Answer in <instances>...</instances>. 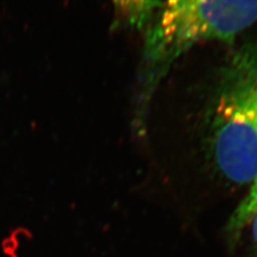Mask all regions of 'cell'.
<instances>
[{"label":"cell","instance_id":"1","mask_svg":"<svg viewBox=\"0 0 257 257\" xmlns=\"http://www.w3.org/2000/svg\"><path fill=\"white\" fill-rule=\"evenodd\" d=\"M256 23L257 0H163L145 45L146 95L191 48L231 41Z\"/></svg>","mask_w":257,"mask_h":257},{"label":"cell","instance_id":"2","mask_svg":"<svg viewBox=\"0 0 257 257\" xmlns=\"http://www.w3.org/2000/svg\"><path fill=\"white\" fill-rule=\"evenodd\" d=\"M210 147L225 179L252 183L257 177V43L240 47L224 68L211 119Z\"/></svg>","mask_w":257,"mask_h":257},{"label":"cell","instance_id":"3","mask_svg":"<svg viewBox=\"0 0 257 257\" xmlns=\"http://www.w3.org/2000/svg\"><path fill=\"white\" fill-rule=\"evenodd\" d=\"M114 4L128 25L143 28L152 20L162 0H114Z\"/></svg>","mask_w":257,"mask_h":257},{"label":"cell","instance_id":"4","mask_svg":"<svg viewBox=\"0 0 257 257\" xmlns=\"http://www.w3.org/2000/svg\"><path fill=\"white\" fill-rule=\"evenodd\" d=\"M257 211V177L252 182L250 191L245 197L241 200L238 207L232 212L227 223V232L230 237H238L241 231L251 221Z\"/></svg>","mask_w":257,"mask_h":257},{"label":"cell","instance_id":"5","mask_svg":"<svg viewBox=\"0 0 257 257\" xmlns=\"http://www.w3.org/2000/svg\"><path fill=\"white\" fill-rule=\"evenodd\" d=\"M248 225L251 226V234H252L253 244H254V247L256 248V251H257V211L253 215V218L251 219V221L248 222L247 226H248Z\"/></svg>","mask_w":257,"mask_h":257}]
</instances>
